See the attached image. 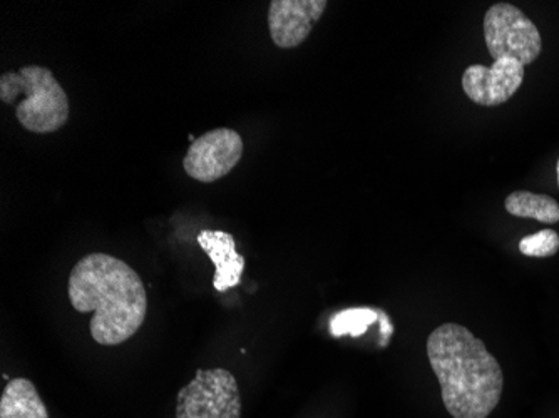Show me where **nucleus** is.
Returning <instances> with one entry per match:
<instances>
[{
    "mask_svg": "<svg viewBox=\"0 0 559 418\" xmlns=\"http://www.w3.org/2000/svg\"><path fill=\"white\" fill-rule=\"evenodd\" d=\"M69 300L91 313V335L106 347L124 344L146 319L147 298L140 275L118 258L93 253L81 258L69 276Z\"/></svg>",
    "mask_w": 559,
    "mask_h": 418,
    "instance_id": "nucleus-1",
    "label": "nucleus"
},
{
    "mask_svg": "<svg viewBox=\"0 0 559 418\" xmlns=\"http://www.w3.org/2000/svg\"><path fill=\"white\" fill-rule=\"evenodd\" d=\"M427 357L441 383L452 418H488L504 389L501 365L483 339L457 323H444L427 338Z\"/></svg>",
    "mask_w": 559,
    "mask_h": 418,
    "instance_id": "nucleus-2",
    "label": "nucleus"
},
{
    "mask_svg": "<svg viewBox=\"0 0 559 418\" xmlns=\"http://www.w3.org/2000/svg\"><path fill=\"white\" fill-rule=\"evenodd\" d=\"M0 100L17 104L15 116L31 133H56L69 121V99L50 69L25 65L0 75Z\"/></svg>",
    "mask_w": 559,
    "mask_h": 418,
    "instance_id": "nucleus-3",
    "label": "nucleus"
},
{
    "mask_svg": "<svg viewBox=\"0 0 559 418\" xmlns=\"http://www.w3.org/2000/svg\"><path fill=\"white\" fill-rule=\"evenodd\" d=\"M485 39L495 61L516 59L526 68L542 55L543 39L535 22L508 2H499L486 12Z\"/></svg>",
    "mask_w": 559,
    "mask_h": 418,
    "instance_id": "nucleus-4",
    "label": "nucleus"
},
{
    "mask_svg": "<svg viewBox=\"0 0 559 418\" xmlns=\"http://www.w3.org/2000/svg\"><path fill=\"white\" fill-rule=\"evenodd\" d=\"M176 418H241L237 379L225 369L198 370L178 394Z\"/></svg>",
    "mask_w": 559,
    "mask_h": 418,
    "instance_id": "nucleus-5",
    "label": "nucleus"
},
{
    "mask_svg": "<svg viewBox=\"0 0 559 418\" xmlns=\"http://www.w3.org/2000/svg\"><path fill=\"white\" fill-rule=\"evenodd\" d=\"M243 156V140L230 128H216L197 138L185 154L183 168L190 178L215 182L234 171Z\"/></svg>",
    "mask_w": 559,
    "mask_h": 418,
    "instance_id": "nucleus-6",
    "label": "nucleus"
},
{
    "mask_svg": "<svg viewBox=\"0 0 559 418\" xmlns=\"http://www.w3.org/2000/svg\"><path fill=\"white\" fill-rule=\"evenodd\" d=\"M524 81V65L516 59L502 58L491 68L473 64L464 71L463 89L473 103L496 108L508 103Z\"/></svg>",
    "mask_w": 559,
    "mask_h": 418,
    "instance_id": "nucleus-7",
    "label": "nucleus"
},
{
    "mask_svg": "<svg viewBox=\"0 0 559 418\" xmlns=\"http://www.w3.org/2000/svg\"><path fill=\"white\" fill-rule=\"evenodd\" d=\"M326 0H273L269 9V29L280 49H295L309 39L320 21Z\"/></svg>",
    "mask_w": 559,
    "mask_h": 418,
    "instance_id": "nucleus-8",
    "label": "nucleus"
},
{
    "mask_svg": "<svg viewBox=\"0 0 559 418\" xmlns=\"http://www.w3.org/2000/svg\"><path fill=\"white\" fill-rule=\"evenodd\" d=\"M198 244L209 254L215 265L213 286L216 291H228L240 285L245 270V258L238 254L235 238L230 232L203 229L198 235Z\"/></svg>",
    "mask_w": 559,
    "mask_h": 418,
    "instance_id": "nucleus-9",
    "label": "nucleus"
},
{
    "mask_svg": "<svg viewBox=\"0 0 559 418\" xmlns=\"http://www.w3.org/2000/svg\"><path fill=\"white\" fill-rule=\"evenodd\" d=\"M0 418H49L43 398L27 379L9 380L0 398Z\"/></svg>",
    "mask_w": 559,
    "mask_h": 418,
    "instance_id": "nucleus-10",
    "label": "nucleus"
},
{
    "mask_svg": "<svg viewBox=\"0 0 559 418\" xmlns=\"http://www.w3.org/2000/svg\"><path fill=\"white\" fill-rule=\"evenodd\" d=\"M504 207L516 218L536 219L546 225L559 223V203L548 194L514 191L506 198Z\"/></svg>",
    "mask_w": 559,
    "mask_h": 418,
    "instance_id": "nucleus-11",
    "label": "nucleus"
},
{
    "mask_svg": "<svg viewBox=\"0 0 559 418\" xmlns=\"http://www.w3.org/2000/svg\"><path fill=\"white\" fill-rule=\"evenodd\" d=\"M377 319H379V313L370 308H350V310L341 311L332 319L330 330H332V335L337 338L344 335L357 338V336L364 335L367 329L377 322Z\"/></svg>",
    "mask_w": 559,
    "mask_h": 418,
    "instance_id": "nucleus-12",
    "label": "nucleus"
},
{
    "mask_svg": "<svg viewBox=\"0 0 559 418\" xmlns=\"http://www.w3.org/2000/svg\"><path fill=\"white\" fill-rule=\"evenodd\" d=\"M520 251L524 256L549 258L555 256L559 251V235L552 229H543V231L524 237L520 241Z\"/></svg>",
    "mask_w": 559,
    "mask_h": 418,
    "instance_id": "nucleus-13",
    "label": "nucleus"
},
{
    "mask_svg": "<svg viewBox=\"0 0 559 418\" xmlns=\"http://www.w3.org/2000/svg\"><path fill=\"white\" fill-rule=\"evenodd\" d=\"M556 172H558V187H559V159H558V166H556Z\"/></svg>",
    "mask_w": 559,
    "mask_h": 418,
    "instance_id": "nucleus-14",
    "label": "nucleus"
}]
</instances>
